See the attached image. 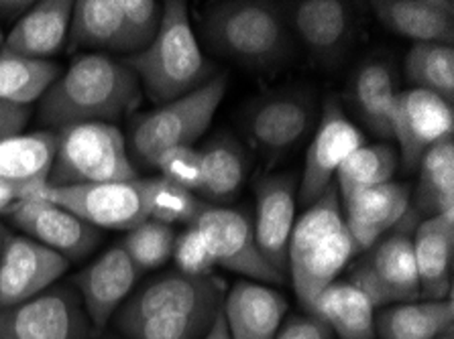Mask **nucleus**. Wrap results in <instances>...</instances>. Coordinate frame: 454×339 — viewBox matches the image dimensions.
Segmentation results:
<instances>
[{"instance_id": "nucleus-1", "label": "nucleus", "mask_w": 454, "mask_h": 339, "mask_svg": "<svg viewBox=\"0 0 454 339\" xmlns=\"http://www.w3.org/2000/svg\"><path fill=\"white\" fill-rule=\"evenodd\" d=\"M141 102V84L127 64L108 55H82L53 81L39 108L47 127L67 128L74 124L119 120Z\"/></svg>"}, {"instance_id": "nucleus-2", "label": "nucleus", "mask_w": 454, "mask_h": 339, "mask_svg": "<svg viewBox=\"0 0 454 339\" xmlns=\"http://www.w3.org/2000/svg\"><path fill=\"white\" fill-rule=\"evenodd\" d=\"M202 31L212 51L254 73L278 72L294 58L295 41L275 3H210Z\"/></svg>"}, {"instance_id": "nucleus-3", "label": "nucleus", "mask_w": 454, "mask_h": 339, "mask_svg": "<svg viewBox=\"0 0 454 339\" xmlns=\"http://www.w3.org/2000/svg\"><path fill=\"white\" fill-rule=\"evenodd\" d=\"M353 254L356 252L342 216L339 189L330 183L295 221L287 246V273L292 274L295 295L308 313L322 290L345 271Z\"/></svg>"}, {"instance_id": "nucleus-4", "label": "nucleus", "mask_w": 454, "mask_h": 339, "mask_svg": "<svg viewBox=\"0 0 454 339\" xmlns=\"http://www.w3.org/2000/svg\"><path fill=\"white\" fill-rule=\"evenodd\" d=\"M125 64L133 69L151 100L161 106L194 92L216 75L200 51L192 31L188 4L182 0H168L163 4L155 39L145 51L129 55Z\"/></svg>"}, {"instance_id": "nucleus-5", "label": "nucleus", "mask_w": 454, "mask_h": 339, "mask_svg": "<svg viewBox=\"0 0 454 339\" xmlns=\"http://www.w3.org/2000/svg\"><path fill=\"white\" fill-rule=\"evenodd\" d=\"M229 86V75L216 73L194 92L135 116L129 128L127 150L141 165L155 167L165 150L192 147L208 130Z\"/></svg>"}, {"instance_id": "nucleus-6", "label": "nucleus", "mask_w": 454, "mask_h": 339, "mask_svg": "<svg viewBox=\"0 0 454 339\" xmlns=\"http://www.w3.org/2000/svg\"><path fill=\"white\" fill-rule=\"evenodd\" d=\"M133 179H137V169L129 158L127 138L113 124H74L58 133V149L47 185H90Z\"/></svg>"}, {"instance_id": "nucleus-7", "label": "nucleus", "mask_w": 454, "mask_h": 339, "mask_svg": "<svg viewBox=\"0 0 454 339\" xmlns=\"http://www.w3.org/2000/svg\"><path fill=\"white\" fill-rule=\"evenodd\" d=\"M419 221L410 207L400 224L361 252V258L350 268L348 282L361 289L375 309L419 301L414 258V232Z\"/></svg>"}, {"instance_id": "nucleus-8", "label": "nucleus", "mask_w": 454, "mask_h": 339, "mask_svg": "<svg viewBox=\"0 0 454 339\" xmlns=\"http://www.w3.org/2000/svg\"><path fill=\"white\" fill-rule=\"evenodd\" d=\"M318 119L320 102L314 89L287 88L249 102L240 124L251 147L273 165L312 133Z\"/></svg>"}, {"instance_id": "nucleus-9", "label": "nucleus", "mask_w": 454, "mask_h": 339, "mask_svg": "<svg viewBox=\"0 0 454 339\" xmlns=\"http://www.w3.org/2000/svg\"><path fill=\"white\" fill-rule=\"evenodd\" d=\"M25 199L55 204L84 220L86 224L108 230H133L141 221L149 220L143 179L66 187L45 183Z\"/></svg>"}, {"instance_id": "nucleus-10", "label": "nucleus", "mask_w": 454, "mask_h": 339, "mask_svg": "<svg viewBox=\"0 0 454 339\" xmlns=\"http://www.w3.org/2000/svg\"><path fill=\"white\" fill-rule=\"evenodd\" d=\"M92 337V323L72 285H53L29 301L0 307V339Z\"/></svg>"}, {"instance_id": "nucleus-11", "label": "nucleus", "mask_w": 454, "mask_h": 339, "mask_svg": "<svg viewBox=\"0 0 454 339\" xmlns=\"http://www.w3.org/2000/svg\"><path fill=\"white\" fill-rule=\"evenodd\" d=\"M224 290L216 276H185L177 271L161 274L122 303L114 327L130 339L147 320L168 311H218Z\"/></svg>"}, {"instance_id": "nucleus-12", "label": "nucleus", "mask_w": 454, "mask_h": 339, "mask_svg": "<svg viewBox=\"0 0 454 339\" xmlns=\"http://www.w3.org/2000/svg\"><path fill=\"white\" fill-rule=\"evenodd\" d=\"M192 226L198 227V232L204 236L216 265L249 276L263 285L265 282H271V285L286 282L284 276L259 252L253 221L243 212L231 210V207L204 205Z\"/></svg>"}, {"instance_id": "nucleus-13", "label": "nucleus", "mask_w": 454, "mask_h": 339, "mask_svg": "<svg viewBox=\"0 0 454 339\" xmlns=\"http://www.w3.org/2000/svg\"><path fill=\"white\" fill-rule=\"evenodd\" d=\"M294 41L306 47L316 64L333 67L342 59L353 35V9L342 0L275 3Z\"/></svg>"}, {"instance_id": "nucleus-14", "label": "nucleus", "mask_w": 454, "mask_h": 339, "mask_svg": "<svg viewBox=\"0 0 454 339\" xmlns=\"http://www.w3.org/2000/svg\"><path fill=\"white\" fill-rule=\"evenodd\" d=\"M364 144L361 130L350 122L336 100H326L309 143L304 173L298 185V202L312 205L333 183L342 161Z\"/></svg>"}, {"instance_id": "nucleus-15", "label": "nucleus", "mask_w": 454, "mask_h": 339, "mask_svg": "<svg viewBox=\"0 0 454 339\" xmlns=\"http://www.w3.org/2000/svg\"><path fill=\"white\" fill-rule=\"evenodd\" d=\"M4 216L12 226L25 232L27 238L51 248L67 262L84 258L100 244L98 227L50 202L20 199L6 210Z\"/></svg>"}, {"instance_id": "nucleus-16", "label": "nucleus", "mask_w": 454, "mask_h": 339, "mask_svg": "<svg viewBox=\"0 0 454 339\" xmlns=\"http://www.w3.org/2000/svg\"><path fill=\"white\" fill-rule=\"evenodd\" d=\"M70 266L64 256L39 242L11 234L0 254V307H12L43 293Z\"/></svg>"}, {"instance_id": "nucleus-17", "label": "nucleus", "mask_w": 454, "mask_h": 339, "mask_svg": "<svg viewBox=\"0 0 454 339\" xmlns=\"http://www.w3.org/2000/svg\"><path fill=\"white\" fill-rule=\"evenodd\" d=\"M452 104L426 89L400 92L394 112V138L400 143L405 171H416L424 153L452 136Z\"/></svg>"}, {"instance_id": "nucleus-18", "label": "nucleus", "mask_w": 454, "mask_h": 339, "mask_svg": "<svg viewBox=\"0 0 454 339\" xmlns=\"http://www.w3.org/2000/svg\"><path fill=\"white\" fill-rule=\"evenodd\" d=\"M139 274V268L119 244L74 276L72 287L78 290L94 334L106 329L113 315L127 301Z\"/></svg>"}, {"instance_id": "nucleus-19", "label": "nucleus", "mask_w": 454, "mask_h": 339, "mask_svg": "<svg viewBox=\"0 0 454 339\" xmlns=\"http://www.w3.org/2000/svg\"><path fill=\"white\" fill-rule=\"evenodd\" d=\"M257 207H254V242L263 258L281 276H287V246L295 224V185L294 173H278L263 177L254 187Z\"/></svg>"}, {"instance_id": "nucleus-20", "label": "nucleus", "mask_w": 454, "mask_h": 339, "mask_svg": "<svg viewBox=\"0 0 454 339\" xmlns=\"http://www.w3.org/2000/svg\"><path fill=\"white\" fill-rule=\"evenodd\" d=\"M410 187L395 181L367 187L342 199V216L353 238L355 252H364L394 230L410 210Z\"/></svg>"}, {"instance_id": "nucleus-21", "label": "nucleus", "mask_w": 454, "mask_h": 339, "mask_svg": "<svg viewBox=\"0 0 454 339\" xmlns=\"http://www.w3.org/2000/svg\"><path fill=\"white\" fill-rule=\"evenodd\" d=\"M286 313L284 295L251 281H239L223 303L231 339H275Z\"/></svg>"}, {"instance_id": "nucleus-22", "label": "nucleus", "mask_w": 454, "mask_h": 339, "mask_svg": "<svg viewBox=\"0 0 454 339\" xmlns=\"http://www.w3.org/2000/svg\"><path fill=\"white\" fill-rule=\"evenodd\" d=\"M414 258L419 299L440 301L452 295L454 216H432L414 232Z\"/></svg>"}, {"instance_id": "nucleus-23", "label": "nucleus", "mask_w": 454, "mask_h": 339, "mask_svg": "<svg viewBox=\"0 0 454 339\" xmlns=\"http://www.w3.org/2000/svg\"><path fill=\"white\" fill-rule=\"evenodd\" d=\"M72 11L74 3L70 0L35 3L11 29L3 43V53L47 61L66 43Z\"/></svg>"}, {"instance_id": "nucleus-24", "label": "nucleus", "mask_w": 454, "mask_h": 339, "mask_svg": "<svg viewBox=\"0 0 454 339\" xmlns=\"http://www.w3.org/2000/svg\"><path fill=\"white\" fill-rule=\"evenodd\" d=\"M371 6L389 31L414 43L452 47L454 3L450 0H377Z\"/></svg>"}, {"instance_id": "nucleus-25", "label": "nucleus", "mask_w": 454, "mask_h": 339, "mask_svg": "<svg viewBox=\"0 0 454 339\" xmlns=\"http://www.w3.org/2000/svg\"><path fill=\"white\" fill-rule=\"evenodd\" d=\"M55 149L58 133L51 130L0 138V179L19 185L25 199L50 179Z\"/></svg>"}, {"instance_id": "nucleus-26", "label": "nucleus", "mask_w": 454, "mask_h": 339, "mask_svg": "<svg viewBox=\"0 0 454 339\" xmlns=\"http://www.w3.org/2000/svg\"><path fill=\"white\" fill-rule=\"evenodd\" d=\"M309 315L318 317L340 339L375 337L373 303L348 281H334L322 290Z\"/></svg>"}, {"instance_id": "nucleus-27", "label": "nucleus", "mask_w": 454, "mask_h": 339, "mask_svg": "<svg viewBox=\"0 0 454 339\" xmlns=\"http://www.w3.org/2000/svg\"><path fill=\"white\" fill-rule=\"evenodd\" d=\"M454 329L452 295L440 301L402 303L375 317L380 339H438Z\"/></svg>"}, {"instance_id": "nucleus-28", "label": "nucleus", "mask_w": 454, "mask_h": 339, "mask_svg": "<svg viewBox=\"0 0 454 339\" xmlns=\"http://www.w3.org/2000/svg\"><path fill=\"white\" fill-rule=\"evenodd\" d=\"M418 187L410 207L419 218L454 216V138L428 149L419 161Z\"/></svg>"}, {"instance_id": "nucleus-29", "label": "nucleus", "mask_w": 454, "mask_h": 339, "mask_svg": "<svg viewBox=\"0 0 454 339\" xmlns=\"http://www.w3.org/2000/svg\"><path fill=\"white\" fill-rule=\"evenodd\" d=\"M395 75L383 61H369L356 69L353 100L364 124L381 138H394V112L397 102Z\"/></svg>"}, {"instance_id": "nucleus-30", "label": "nucleus", "mask_w": 454, "mask_h": 339, "mask_svg": "<svg viewBox=\"0 0 454 339\" xmlns=\"http://www.w3.org/2000/svg\"><path fill=\"white\" fill-rule=\"evenodd\" d=\"M70 50H113L125 53L121 0H78L70 20Z\"/></svg>"}, {"instance_id": "nucleus-31", "label": "nucleus", "mask_w": 454, "mask_h": 339, "mask_svg": "<svg viewBox=\"0 0 454 339\" xmlns=\"http://www.w3.org/2000/svg\"><path fill=\"white\" fill-rule=\"evenodd\" d=\"M202 189L206 197L226 202L235 197L247 175V153L235 136L220 133L200 150Z\"/></svg>"}, {"instance_id": "nucleus-32", "label": "nucleus", "mask_w": 454, "mask_h": 339, "mask_svg": "<svg viewBox=\"0 0 454 339\" xmlns=\"http://www.w3.org/2000/svg\"><path fill=\"white\" fill-rule=\"evenodd\" d=\"M58 75L59 67L51 61L0 53V100L29 106L45 96Z\"/></svg>"}, {"instance_id": "nucleus-33", "label": "nucleus", "mask_w": 454, "mask_h": 339, "mask_svg": "<svg viewBox=\"0 0 454 339\" xmlns=\"http://www.w3.org/2000/svg\"><path fill=\"white\" fill-rule=\"evenodd\" d=\"M397 171V153L387 144H363L353 150L336 171V189L340 202L367 187L389 183Z\"/></svg>"}, {"instance_id": "nucleus-34", "label": "nucleus", "mask_w": 454, "mask_h": 339, "mask_svg": "<svg viewBox=\"0 0 454 339\" xmlns=\"http://www.w3.org/2000/svg\"><path fill=\"white\" fill-rule=\"evenodd\" d=\"M405 75L418 89L454 100V50L440 43H416L405 58Z\"/></svg>"}, {"instance_id": "nucleus-35", "label": "nucleus", "mask_w": 454, "mask_h": 339, "mask_svg": "<svg viewBox=\"0 0 454 339\" xmlns=\"http://www.w3.org/2000/svg\"><path fill=\"white\" fill-rule=\"evenodd\" d=\"M143 185H145L147 218L161 224H192L206 205L194 193L161 175L143 179Z\"/></svg>"}, {"instance_id": "nucleus-36", "label": "nucleus", "mask_w": 454, "mask_h": 339, "mask_svg": "<svg viewBox=\"0 0 454 339\" xmlns=\"http://www.w3.org/2000/svg\"><path fill=\"white\" fill-rule=\"evenodd\" d=\"M176 232L174 227L155 220H145L122 240V248L129 254V258L135 262L139 271H151V268H160L168 262L174 252Z\"/></svg>"}, {"instance_id": "nucleus-37", "label": "nucleus", "mask_w": 454, "mask_h": 339, "mask_svg": "<svg viewBox=\"0 0 454 339\" xmlns=\"http://www.w3.org/2000/svg\"><path fill=\"white\" fill-rule=\"evenodd\" d=\"M218 311H168L141 325L130 339H202Z\"/></svg>"}, {"instance_id": "nucleus-38", "label": "nucleus", "mask_w": 454, "mask_h": 339, "mask_svg": "<svg viewBox=\"0 0 454 339\" xmlns=\"http://www.w3.org/2000/svg\"><path fill=\"white\" fill-rule=\"evenodd\" d=\"M125 53L145 51L160 31L163 6L155 0H121Z\"/></svg>"}, {"instance_id": "nucleus-39", "label": "nucleus", "mask_w": 454, "mask_h": 339, "mask_svg": "<svg viewBox=\"0 0 454 339\" xmlns=\"http://www.w3.org/2000/svg\"><path fill=\"white\" fill-rule=\"evenodd\" d=\"M171 256L176 260L177 273L185 276H212V268L216 266L204 236L192 224L184 232L176 234Z\"/></svg>"}, {"instance_id": "nucleus-40", "label": "nucleus", "mask_w": 454, "mask_h": 339, "mask_svg": "<svg viewBox=\"0 0 454 339\" xmlns=\"http://www.w3.org/2000/svg\"><path fill=\"white\" fill-rule=\"evenodd\" d=\"M155 169L161 171V177L184 187L188 191L202 189V158L200 150L192 147H176L165 150L157 158Z\"/></svg>"}, {"instance_id": "nucleus-41", "label": "nucleus", "mask_w": 454, "mask_h": 339, "mask_svg": "<svg viewBox=\"0 0 454 339\" xmlns=\"http://www.w3.org/2000/svg\"><path fill=\"white\" fill-rule=\"evenodd\" d=\"M275 339H334L326 323L314 315H294L284 327H279Z\"/></svg>"}, {"instance_id": "nucleus-42", "label": "nucleus", "mask_w": 454, "mask_h": 339, "mask_svg": "<svg viewBox=\"0 0 454 339\" xmlns=\"http://www.w3.org/2000/svg\"><path fill=\"white\" fill-rule=\"evenodd\" d=\"M29 120V108L0 100V138L20 135Z\"/></svg>"}, {"instance_id": "nucleus-43", "label": "nucleus", "mask_w": 454, "mask_h": 339, "mask_svg": "<svg viewBox=\"0 0 454 339\" xmlns=\"http://www.w3.org/2000/svg\"><path fill=\"white\" fill-rule=\"evenodd\" d=\"M33 4L35 3H31V0H0V19L6 23H17Z\"/></svg>"}, {"instance_id": "nucleus-44", "label": "nucleus", "mask_w": 454, "mask_h": 339, "mask_svg": "<svg viewBox=\"0 0 454 339\" xmlns=\"http://www.w3.org/2000/svg\"><path fill=\"white\" fill-rule=\"evenodd\" d=\"M20 197H23V189L19 185L0 179V218L4 216L12 204L20 202Z\"/></svg>"}, {"instance_id": "nucleus-45", "label": "nucleus", "mask_w": 454, "mask_h": 339, "mask_svg": "<svg viewBox=\"0 0 454 339\" xmlns=\"http://www.w3.org/2000/svg\"><path fill=\"white\" fill-rule=\"evenodd\" d=\"M202 339H231L229 327H226V321L223 315V309H220V313L216 315V320H215V323H212V327L208 329V334H206Z\"/></svg>"}, {"instance_id": "nucleus-46", "label": "nucleus", "mask_w": 454, "mask_h": 339, "mask_svg": "<svg viewBox=\"0 0 454 339\" xmlns=\"http://www.w3.org/2000/svg\"><path fill=\"white\" fill-rule=\"evenodd\" d=\"M11 236V232L6 230V227L3 226V221H0V254H3V248H4V242H6V238Z\"/></svg>"}, {"instance_id": "nucleus-47", "label": "nucleus", "mask_w": 454, "mask_h": 339, "mask_svg": "<svg viewBox=\"0 0 454 339\" xmlns=\"http://www.w3.org/2000/svg\"><path fill=\"white\" fill-rule=\"evenodd\" d=\"M438 339H454V334H446V335H442V337H438Z\"/></svg>"}, {"instance_id": "nucleus-48", "label": "nucleus", "mask_w": 454, "mask_h": 339, "mask_svg": "<svg viewBox=\"0 0 454 339\" xmlns=\"http://www.w3.org/2000/svg\"><path fill=\"white\" fill-rule=\"evenodd\" d=\"M3 43H4V41H3V35H0V53H3Z\"/></svg>"}, {"instance_id": "nucleus-49", "label": "nucleus", "mask_w": 454, "mask_h": 339, "mask_svg": "<svg viewBox=\"0 0 454 339\" xmlns=\"http://www.w3.org/2000/svg\"><path fill=\"white\" fill-rule=\"evenodd\" d=\"M106 339H116V337H106Z\"/></svg>"}]
</instances>
